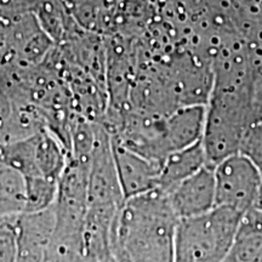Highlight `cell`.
Returning <instances> with one entry per match:
<instances>
[{"instance_id":"cell-1","label":"cell","mask_w":262,"mask_h":262,"mask_svg":"<svg viewBox=\"0 0 262 262\" xmlns=\"http://www.w3.org/2000/svg\"><path fill=\"white\" fill-rule=\"evenodd\" d=\"M179 217L168 194L153 189L126 199L113 231L116 262H175Z\"/></svg>"},{"instance_id":"cell-2","label":"cell","mask_w":262,"mask_h":262,"mask_svg":"<svg viewBox=\"0 0 262 262\" xmlns=\"http://www.w3.org/2000/svg\"><path fill=\"white\" fill-rule=\"evenodd\" d=\"M242 216L216 206L204 215L180 220L175 262H222L233 244Z\"/></svg>"},{"instance_id":"cell-3","label":"cell","mask_w":262,"mask_h":262,"mask_svg":"<svg viewBox=\"0 0 262 262\" xmlns=\"http://www.w3.org/2000/svg\"><path fill=\"white\" fill-rule=\"evenodd\" d=\"M216 206L245 214L256 208L262 187L260 169L242 153L228 157L214 168Z\"/></svg>"},{"instance_id":"cell-4","label":"cell","mask_w":262,"mask_h":262,"mask_svg":"<svg viewBox=\"0 0 262 262\" xmlns=\"http://www.w3.org/2000/svg\"><path fill=\"white\" fill-rule=\"evenodd\" d=\"M54 205L16 217V262H44L55 231Z\"/></svg>"},{"instance_id":"cell-5","label":"cell","mask_w":262,"mask_h":262,"mask_svg":"<svg viewBox=\"0 0 262 262\" xmlns=\"http://www.w3.org/2000/svg\"><path fill=\"white\" fill-rule=\"evenodd\" d=\"M179 220L196 217L216 208L214 168L205 165L168 193Z\"/></svg>"},{"instance_id":"cell-6","label":"cell","mask_w":262,"mask_h":262,"mask_svg":"<svg viewBox=\"0 0 262 262\" xmlns=\"http://www.w3.org/2000/svg\"><path fill=\"white\" fill-rule=\"evenodd\" d=\"M113 155L125 201L158 188L163 164L153 162L114 141Z\"/></svg>"},{"instance_id":"cell-7","label":"cell","mask_w":262,"mask_h":262,"mask_svg":"<svg viewBox=\"0 0 262 262\" xmlns=\"http://www.w3.org/2000/svg\"><path fill=\"white\" fill-rule=\"evenodd\" d=\"M206 104H189L166 116V137L171 153L194 145L204 133Z\"/></svg>"},{"instance_id":"cell-8","label":"cell","mask_w":262,"mask_h":262,"mask_svg":"<svg viewBox=\"0 0 262 262\" xmlns=\"http://www.w3.org/2000/svg\"><path fill=\"white\" fill-rule=\"evenodd\" d=\"M205 165H208V163L201 141L187 148L171 153L163 163L158 189L168 194L176 186Z\"/></svg>"},{"instance_id":"cell-9","label":"cell","mask_w":262,"mask_h":262,"mask_svg":"<svg viewBox=\"0 0 262 262\" xmlns=\"http://www.w3.org/2000/svg\"><path fill=\"white\" fill-rule=\"evenodd\" d=\"M262 257V211L251 209L242 216L237 235L222 262H257Z\"/></svg>"},{"instance_id":"cell-10","label":"cell","mask_w":262,"mask_h":262,"mask_svg":"<svg viewBox=\"0 0 262 262\" xmlns=\"http://www.w3.org/2000/svg\"><path fill=\"white\" fill-rule=\"evenodd\" d=\"M44 262H89L83 251V242L52 235Z\"/></svg>"},{"instance_id":"cell-11","label":"cell","mask_w":262,"mask_h":262,"mask_svg":"<svg viewBox=\"0 0 262 262\" xmlns=\"http://www.w3.org/2000/svg\"><path fill=\"white\" fill-rule=\"evenodd\" d=\"M16 217H0V262H16Z\"/></svg>"},{"instance_id":"cell-12","label":"cell","mask_w":262,"mask_h":262,"mask_svg":"<svg viewBox=\"0 0 262 262\" xmlns=\"http://www.w3.org/2000/svg\"><path fill=\"white\" fill-rule=\"evenodd\" d=\"M239 153L248 157L262 173V120L254 123L247 130Z\"/></svg>"}]
</instances>
